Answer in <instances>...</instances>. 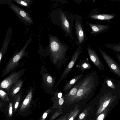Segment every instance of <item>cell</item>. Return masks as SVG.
<instances>
[{"label":"cell","mask_w":120,"mask_h":120,"mask_svg":"<svg viewBox=\"0 0 120 120\" xmlns=\"http://www.w3.org/2000/svg\"><path fill=\"white\" fill-rule=\"evenodd\" d=\"M98 83L97 73L91 72L82 77L81 84L75 95L65 102L68 104L89 100L95 93Z\"/></svg>","instance_id":"cell-1"},{"label":"cell","mask_w":120,"mask_h":120,"mask_svg":"<svg viewBox=\"0 0 120 120\" xmlns=\"http://www.w3.org/2000/svg\"><path fill=\"white\" fill-rule=\"evenodd\" d=\"M49 39L50 58L53 64L58 69L67 61L66 53L68 47L60 42L56 36L50 35Z\"/></svg>","instance_id":"cell-2"},{"label":"cell","mask_w":120,"mask_h":120,"mask_svg":"<svg viewBox=\"0 0 120 120\" xmlns=\"http://www.w3.org/2000/svg\"><path fill=\"white\" fill-rule=\"evenodd\" d=\"M31 40V36L30 37L21 49L12 56L8 63L1 73L2 78L10 72L15 70L18 67L19 61L24 56L25 51Z\"/></svg>","instance_id":"cell-3"},{"label":"cell","mask_w":120,"mask_h":120,"mask_svg":"<svg viewBox=\"0 0 120 120\" xmlns=\"http://www.w3.org/2000/svg\"><path fill=\"white\" fill-rule=\"evenodd\" d=\"M25 71L24 69L17 71H14L1 82L0 84V89L3 90L9 94L12 86L20 79Z\"/></svg>","instance_id":"cell-4"},{"label":"cell","mask_w":120,"mask_h":120,"mask_svg":"<svg viewBox=\"0 0 120 120\" xmlns=\"http://www.w3.org/2000/svg\"><path fill=\"white\" fill-rule=\"evenodd\" d=\"M33 91L30 90L23 98H22L17 112L22 116H26L30 114L33 102Z\"/></svg>","instance_id":"cell-5"},{"label":"cell","mask_w":120,"mask_h":120,"mask_svg":"<svg viewBox=\"0 0 120 120\" xmlns=\"http://www.w3.org/2000/svg\"><path fill=\"white\" fill-rule=\"evenodd\" d=\"M82 50V48L80 46L75 51L71 60L61 75L59 81L56 84L55 87L53 88V90L54 91L56 89L60 82L64 79L69 74L78 58L81 53Z\"/></svg>","instance_id":"cell-6"},{"label":"cell","mask_w":120,"mask_h":120,"mask_svg":"<svg viewBox=\"0 0 120 120\" xmlns=\"http://www.w3.org/2000/svg\"><path fill=\"white\" fill-rule=\"evenodd\" d=\"M99 50L109 67L111 70L120 78V68L111 57L100 48Z\"/></svg>","instance_id":"cell-7"},{"label":"cell","mask_w":120,"mask_h":120,"mask_svg":"<svg viewBox=\"0 0 120 120\" xmlns=\"http://www.w3.org/2000/svg\"><path fill=\"white\" fill-rule=\"evenodd\" d=\"M115 98L111 94H107L103 95L99 100L98 110L96 114L97 116L100 114L110 103H112Z\"/></svg>","instance_id":"cell-8"},{"label":"cell","mask_w":120,"mask_h":120,"mask_svg":"<svg viewBox=\"0 0 120 120\" xmlns=\"http://www.w3.org/2000/svg\"><path fill=\"white\" fill-rule=\"evenodd\" d=\"M75 29L78 44L79 45H82L87 38L81 21L77 19H75Z\"/></svg>","instance_id":"cell-9"},{"label":"cell","mask_w":120,"mask_h":120,"mask_svg":"<svg viewBox=\"0 0 120 120\" xmlns=\"http://www.w3.org/2000/svg\"><path fill=\"white\" fill-rule=\"evenodd\" d=\"M9 6L10 8L23 20L27 23H33V21L31 16L26 11L12 3L9 5Z\"/></svg>","instance_id":"cell-10"},{"label":"cell","mask_w":120,"mask_h":120,"mask_svg":"<svg viewBox=\"0 0 120 120\" xmlns=\"http://www.w3.org/2000/svg\"><path fill=\"white\" fill-rule=\"evenodd\" d=\"M87 50L90 58L93 64L99 70H104V64L95 51L90 48H87Z\"/></svg>","instance_id":"cell-11"},{"label":"cell","mask_w":120,"mask_h":120,"mask_svg":"<svg viewBox=\"0 0 120 120\" xmlns=\"http://www.w3.org/2000/svg\"><path fill=\"white\" fill-rule=\"evenodd\" d=\"M13 99L12 98L10 99L8 101L4 102L3 111L8 120H11L13 116Z\"/></svg>","instance_id":"cell-12"},{"label":"cell","mask_w":120,"mask_h":120,"mask_svg":"<svg viewBox=\"0 0 120 120\" xmlns=\"http://www.w3.org/2000/svg\"><path fill=\"white\" fill-rule=\"evenodd\" d=\"M43 79L44 83L49 90V93L54 94V91L53 89L56 77H53L49 74L45 73L43 75Z\"/></svg>","instance_id":"cell-13"},{"label":"cell","mask_w":120,"mask_h":120,"mask_svg":"<svg viewBox=\"0 0 120 120\" xmlns=\"http://www.w3.org/2000/svg\"><path fill=\"white\" fill-rule=\"evenodd\" d=\"M23 82V80L21 79L16 82L11 87L9 96L11 98H13L14 96L19 92L22 87Z\"/></svg>","instance_id":"cell-14"},{"label":"cell","mask_w":120,"mask_h":120,"mask_svg":"<svg viewBox=\"0 0 120 120\" xmlns=\"http://www.w3.org/2000/svg\"><path fill=\"white\" fill-rule=\"evenodd\" d=\"M85 74V73L81 74L74 77L64 85L63 89V91L64 92H67L69 90L76 82Z\"/></svg>","instance_id":"cell-15"},{"label":"cell","mask_w":120,"mask_h":120,"mask_svg":"<svg viewBox=\"0 0 120 120\" xmlns=\"http://www.w3.org/2000/svg\"><path fill=\"white\" fill-rule=\"evenodd\" d=\"M60 19L61 26L64 31L67 34H70V28L69 23L64 13L61 11Z\"/></svg>","instance_id":"cell-16"},{"label":"cell","mask_w":120,"mask_h":120,"mask_svg":"<svg viewBox=\"0 0 120 120\" xmlns=\"http://www.w3.org/2000/svg\"><path fill=\"white\" fill-rule=\"evenodd\" d=\"M92 29V31L90 33L91 34H94L98 33L107 28L108 26L98 24H94L86 22Z\"/></svg>","instance_id":"cell-17"},{"label":"cell","mask_w":120,"mask_h":120,"mask_svg":"<svg viewBox=\"0 0 120 120\" xmlns=\"http://www.w3.org/2000/svg\"><path fill=\"white\" fill-rule=\"evenodd\" d=\"M82 77L79 79L74 85V86L64 97L65 101L74 96L76 93L82 82Z\"/></svg>","instance_id":"cell-18"},{"label":"cell","mask_w":120,"mask_h":120,"mask_svg":"<svg viewBox=\"0 0 120 120\" xmlns=\"http://www.w3.org/2000/svg\"><path fill=\"white\" fill-rule=\"evenodd\" d=\"M76 66L82 73L85 72L86 70L90 69L91 67L87 59H83L77 64Z\"/></svg>","instance_id":"cell-19"},{"label":"cell","mask_w":120,"mask_h":120,"mask_svg":"<svg viewBox=\"0 0 120 120\" xmlns=\"http://www.w3.org/2000/svg\"><path fill=\"white\" fill-rule=\"evenodd\" d=\"M22 98V90L13 97V115H14L17 111Z\"/></svg>","instance_id":"cell-20"},{"label":"cell","mask_w":120,"mask_h":120,"mask_svg":"<svg viewBox=\"0 0 120 120\" xmlns=\"http://www.w3.org/2000/svg\"><path fill=\"white\" fill-rule=\"evenodd\" d=\"M90 18L93 19L101 20H107L110 19L114 17L113 15L107 14L94 15L89 16Z\"/></svg>","instance_id":"cell-21"},{"label":"cell","mask_w":120,"mask_h":120,"mask_svg":"<svg viewBox=\"0 0 120 120\" xmlns=\"http://www.w3.org/2000/svg\"><path fill=\"white\" fill-rule=\"evenodd\" d=\"M79 111L78 107L75 106L69 114L66 120H74L78 114Z\"/></svg>","instance_id":"cell-22"},{"label":"cell","mask_w":120,"mask_h":120,"mask_svg":"<svg viewBox=\"0 0 120 120\" xmlns=\"http://www.w3.org/2000/svg\"><path fill=\"white\" fill-rule=\"evenodd\" d=\"M17 4L22 6L29 8L32 4L31 0H13Z\"/></svg>","instance_id":"cell-23"},{"label":"cell","mask_w":120,"mask_h":120,"mask_svg":"<svg viewBox=\"0 0 120 120\" xmlns=\"http://www.w3.org/2000/svg\"><path fill=\"white\" fill-rule=\"evenodd\" d=\"M112 103L109 104L105 109L98 115L95 120H104L107 114L109 107Z\"/></svg>","instance_id":"cell-24"},{"label":"cell","mask_w":120,"mask_h":120,"mask_svg":"<svg viewBox=\"0 0 120 120\" xmlns=\"http://www.w3.org/2000/svg\"><path fill=\"white\" fill-rule=\"evenodd\" d=\"M0 89V98L2 101L5 102L9 101V94L3 90Z\"/></svg>","instance_id":"cell-25"},{"label":"cell","mask_w":120,"mask_h":120,"mask_svg":"<svg viewBox=\"0 0 120 120\" xmlns=\"http://www.w3.org/2000/svg\"><path fill=\"white\" fill-rule=\"evenodd\" d=\"M52 109L50 107L46 109L43 113L38 120H46L49 115L51 113Z\"/></svg>","instance_id":"cell-26"},{"label":"cell","mask_w":120,"mask_h":120,"mask_svg":"<svg viewBox=\"0 0 120 120\" xmlns=\"http://www.w3.org/2000/svg\"><path fill=\"white\" fill-rule=\"evenodd\" d=\"M53 96L51 98V101L60 98L62 97L63 93H62L61 92L58 90H56L54 91Z\"/></svg>","instance_id":"cell-27"},{"label":"cell","mask_w":120,"mask_h":120,"mask_svg":"<svg viewBox=\"0 0 120 120\" xmlns=\"http://www.w3.org/2000/svg\"><path fill=\"white\" fill-rule=\"evenodd\" d=\"M90 110V107L85 109L79 115L78 120H84L87 116L88 112Z\"/></svg>","instance_id":"cell-28"},{"label":"cell","mask_w":120,"mask_h":120,"mask_svg":"<svg viewBox=\"0 0 120 120\" xmlns=\"http://www.w3.org/2000/svg\"><path fill=\"white\" fill-rule=\"evenodd\" d=\"M62 109H60L54 113L51 114L49 120H54L62 112Z\"/></svg>","instance_id":"cell-29"},{"label":"cell","mask_w":120,"mask_h":120,"mask_svg":"<svg viewBox=\"0 0 120 120\" xmlns=\"http://www.w3.org/2000/svg\"><path fill=\"white\" fill-rule=\"evenodd\" d=\"M106 82L107 83L108 85L110 88L113 89H115V87L112 82L109 79H108L106 81Z\"/></svg>","instance_id":"cell-30"},{"label":"cell","mask_w":120,"mask_h":120,"mask_svg":"<svg viewBox=\"0 0 120 120\" xmlns=\"http://www.w3.org/2000/svg\"><path fill=\"white\" fill-rule=\"evenodd\" d=\"M114 50L118 52H120V46L119 45H115L113 48Z\"/></svg>","instance_id":"cell-31"},{"label":"cell","mask_w":120,"mask_h":120,"mask_svg":"<svg viewBox=\"0 0 120 120\" xmlns=\"http://www.w3.org/2000/svg\"><path fill=\"white\" fill-rule=\"evenodd\" d=\"M4 102L1 101H0V111L1 112H2L3 111L4 106Z\"/></svg>","instance_id":"cell-32"},{"label":"cell","mask_w":120,"mask_h":120,"mask_svg":"<svg viewBox=\"0 0 120 120\" xmlns=\"http://www.w3.org/2000/svg\"><path fill=\"white\" fill-rule=\"evenodd\" d=\"M68 115L67 114L63 116L58 119H57L56 120H66Z\"/></svg>","instance_id":"cell-33"},{"label":"cell","mask_w":120,"mask_h":120,"mask_svg":"<svg viewBox=\"0 0 120 120\" xmlns=\"http://www.w3.org/2000/svg\"><path fill=\"white\" fill-rule=\"evenodd\" d=\"M118 59L120 61V56H119L117 57Z\"/></svg>","instance_id":"cell-34"},{"label":"cell","mask_w":120,"mask_h":120,"mask_svg":"<svg viewBox=\"0 0 120 120\" xmlns=\"http://www.w3.org/2000/svg\"><path fill=\"white\" fill-rule=\"evenodd\" d=\"M14 120H16L14 117Z\"/></svg>","instance_id":"cell-35"}]
</instances>
